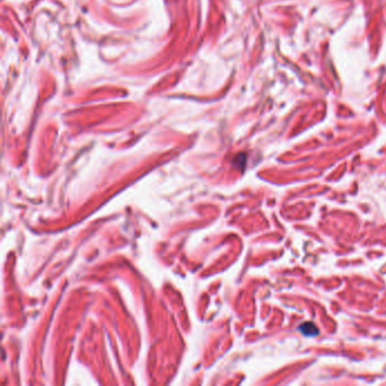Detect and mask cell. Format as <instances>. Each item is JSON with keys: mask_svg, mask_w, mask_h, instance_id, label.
<instances>
[{"mask_svg": "<svg viewBox=\"0 0 386 386\" xmlns=\"http://www.w3.org/2000/svg\"><path fill=\"white\" fill-rule=\"evenodd\" d=\"M299 331L305 337H316L319 333L317 326L314 323H311V321H306V323L301 324L299 326Z\"/></svg>", "mask_w": 386, "mask_h": 386, "instance_id": "6da1fadb", "label": "cell"}]
</instances>
